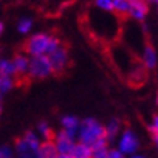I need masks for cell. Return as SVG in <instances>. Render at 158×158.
<instances>
[{
    "instance_id": "6da1fadb",
    "label": "cell",
    "mask_w": 158,
    "mask_h": 158,
    "mask_svg": "<svg viewBox=\"0 0 158 158\" xmlns=\"http://www.w3.org/2000/svg\"><path fill=\"white\" fill-rule=\"evenodd\" d=\"M77 142L87 145L89 148H93V147H97L102 144H107L109 141L106 138L105 125H102L100 122H97L96 119H91V118L81 120L80 129L77 134Z\"/></svg>"
},
{
    "instance_id": "7a4b0ae2",
    "label": "cell",
    "mask_w": 158,
    "mask_h": 158,
    "mask_svg": "<svg viewBox=\"0 0 158 158\" xmlns=\"http://www.w3.org/2000/svg\"><path fill=\"white\" fill-rule=\"evenodd\" d=\"M61 39L51 34L39 32L32 35L31 38L25 42L23 52L28 57H41V55H49L54 49H57L61 45Z\"/></svg>"
},
{
    "instance_id": "3957f363",
    "label": "cell",
    "mask_w": 158,
    "mask_h": 158,
    "mask_svg": "<svg viewBox=\"0 0 158 158\" xmlns=\"http://www.w3.org/2000/svg\"><path fill=\"white\" fill-rule=\"evenodd\" d=\"M52 74V67H51V62L47 55L29 57L28 80H44Z\"/></svg>"
},
{
    "instance_id": "277c9868",
    "label": "cell",
    "mask_w": 158,
    "mask_h": 158,
    "mask_svg": "<svg viewBox=\"0 0 158 158\" xmlns=\"http://www.w3.org/2000/svg\"><path fill=\"white\" fill-rule=\"evenodd\" d=\"M51 62V67H52V73L54 74H61L68 68L70 64V54H68V48L61 44L57 49H54L52 52L47 55Z\"/></svg>"
},
{
    "instance_id": "5b68a950",
    "label": "cell",
    "mask_w": 158,
    "mask_h": 158,
    "mask_svg": "<svg viewBox=\"0 0 158 158\" xmlns=\"http://www.w3.org/2000/svg\"><path fill=\"white\" fill-rule=\"evenodd\" d=\"M139 147V141L136 138V135L134 134V131L131 129H125L122 132L118 142V151L123 154V155H134L136 152V149Z\"/></svg>"
},
{
    "instance_id": "8992f818",
    "label": "cell",
    "mask_w": 158,
    "mask_h": 158,
    "mask_svg": "<svg viewBox=\"0 0 158 158\" xmlns=\"http://www.w3.org/2000/svg\"><path fill=\"white\" fill-rule=\"evenodd\" d=\"M12 64L15 68V78L18 84L23 80H28V68H29V57L25 52L16 54L12 58Z\"/></svg>"
},
{
    "instance_id": "52a82bcc",
    "label": "cell",
    "mask_w": 158,
    "mask_h": 158,
    "mask_svg": "<svg viewBox=\"0 0 158 158\" xmlns=\"http://www.w3.org/2000/svg\"><path fill=\"white\" fill-rule=\"evenodd\" d=\"M52 142H54V145H55V149H57L58 154H65V155H68V154L71 152V149L74 148L77 139L70 136L68 134H65L64 131H60V132H55V134H54Z\"/></svg>"
},
{
    "instance_id": "ba28073f",
    "label": "cell",
    "mask_w": 158,
    "mask_h": 158,
    "mask_svg": "<svg viewBox=\"0 0 158 158\" xmlns=\"http://www.w3.org/2000/svg\"><path fill=\"white\" fill-rule=\"evenodd\" d=\"M148 2L145 0H129V18L142 22L148 15Z\"/></svg>"
},
{
    "instance_id": "9c48e42d",
    "label": "cell",
    "mask_w": 158,
    "mask_h": 158,
    "mask_svg": "<svg viewBox=\"0 0 158 158\" xmlns=\"http://www.w3.org/2000/svg\"><path fill=\"white\" fill-rule=\"evenodd\" d=\"M61 126L65 134H68L70 136L77 139V134H78V129H80V120L77 119L76 116L71 115L64 116L61 119Z\"/></svg>"
},
{
    "instance_id": "30bf717a",
    "label": "cell",
    "mask_w": 158,
    "mask_h": 158,
    "mask_svg": "<svg viewBox=\"0 0 158 158\" xmlns=\"http://www.w3.org/2000/svg\"><path fill=\"white\" fill-rule=\"evenodd\" d=\"M142 65L147 70H154L157 67V51L151 44H147L142 51Z\"/></svg>"
},
{
    "instance_id": "8fae6325",
    "label": "cell",
    "mask_w": 158,
    "mask_h": 158,
    "mask_svg": "<svg viewBox=\"0 0 158 158\" xmlns=\"http://www.w3.org/2000/svg\"><path fill=\"white\" fill-rule=\"evenodd\" d=\"M38 154L39 158H54L58 152L52 141H42L38 148Z\"/></svg>"
},
{
    "instance_id": "7c38bea8",
    "label": "cell",
    "mask_w": 158,
    "mask_h": 158,
    "mask_svg": "<svg viewBox=\"0 0 158 158\" xmlns=\"http://www.w3.org/2000/svg\"><path fill=\"white\" fill-rule=\"evenodd\" d=\"M120 128H122V123H120L119 119H112L110 122H107V125H105V132L107 141L115 139L120 134Z\"/></svg>"
},
{
    "instance_id": "4fadbf2b",
    "label": "cell",
    "mask_w": 158,
    "mask_h": 158,
    "mask_svg": "<svg viewBox=\"0 0 158 158\" xmlns=\"http://www.w3.org/2000/svg\"><path fill=\"white\" fill-rule=\"evenodd\" d=\"M70 158H91V148H89L87 145H83L80 142H76L74 148L71 149V152L68 154Z\"/></svg>"
},
{
    "instance_id": "5bb4252c",
    "label": "cell",
    "mask_w": 158,
    "mask_h": 158,
    "mask_svg": "<svg viewBox=\"0 0 158 158\" xmlns=\"http://www.w3.org/2000/svg\"><path fill=\"white\" fill-rule=\"evenodd\" d=\"M36 131H38L36 134H38V136H39L41 141H52L54 134H55V132L52 131V128H51L47 122H39Z\"/></svg>"
},
{
    "instance_id": "9a60e30c",
    "label": "cell",
    "mask_w": 158,
    "mask_h": 158,
    "mask_svg": "<svg viewBox=\"0 0 158 158\" xmlns=\"http://www.w3.org/2000/svg\"><path fill=\"white\" fill-rule=\"evenodd\" d=\"M113 13L116 16H129V0H113Z\"/></svg>"
},
{
    "instance_id": "2e32d148",
    "label": "cell",
    "mask_w": 158,
    "mask_h": 158,
    "mask_svg": "<svg viewBox=\"0 0 158 158\" xmlns=\"http://www.w3.org/2000/svg\"><path fill=\"white\" fill-rule=\"evenodd\" d=\"M18 84L16 78L15 77H9V76H0V93L2 94H6L9 93L15 86Z\"/></svg>"
},
{
    "instance_id": "e0dca14e",
    "label": "cell",
    "mask_w": 158,
    "mask_h": 158,
    "mask_svg": "<svg viewBox=\"0 0 158 158\" xmlns=\"http://www.w3.org/2000/svg\"><path fill=\"white\" fill-rule=\"evenodd\" d=\"M0 76L15 77V68L12 64V60L0 58Z\"/></svg>"
},
{
    "instance_id": "ac0fdd59",
    "label": "cell",
    "mask_w": 158,
    "mask_h": 158,
    "mask_svg": "<svg viewBox=\"0 0 158 158\" xmlns=\"http://www.w3.org/2000/svg\"><path fill=\"white\" fill-rule=\"evenodd\" d=\"M32 26H34V20L31 18H22V19L18 22V31L19 34L26 35L32 31Z\"/></svg>"
},
{
    "instance_id": "d6986e66",
    "label": "cell",
    "mask_w": 158,
    "mask_h": 158,
    "mask_svg": "<svg viewBox=\"0 0 158 158\" xmlns=\"http://www.w3.org/2000/svg\"><path fill=\"white\" fill-rule=\"evenodd\" d=\"M109 157V147L107 144H102L91 148V158H107Z\"/></svg>"
},
{
    "instance_id": "ffe728a7",
    "label": "cell",
    "mask_w": 158,
    "mask_h": 158,
    "mask_svg": "<svg viewBox=\"0 0 158 158\" xmlns=\"http://www.w3.org/2000/svg\"><path fill=\"white\" fill-rule=\"evenodd\" d=\"M94 6L100 12L113 13V0H94Z\"/></svg>"
},
{
    "instance_id": "44dd1931",
    "label": "cell",
    "mask_w": 158,
    "mask_h": 158,
    "mask_svg": "<svg viewBox=\"0 0 158 158\" xmlns=\"http://www.w3.org/2000/svg\"><path fill=\"white\" fill-rule=\"evenodd\" d=\"M0 158H15V149H12L7 145L0 147Z\"/></svg>"
},
{
    "instance_id": "7402d4cb",
    "label": "cell",
    "mask_w": 158,
    "mask_h": 158,
    "mask_svg": "<svg viewBox=\"0 0 158 158\" xmlns=\"http://www.w3.org/2000/svg\"><path fill=\"white\" fill-rule=\"evenodd\" d=\"M149 132H151L152 136L158 138V115H155L152 118V122H151V125H149Z\"/></svg>"
},
{
    "instance_id": "603a6c76",
    "label": "cell",
    "mask_w": 158,
    "mask_h": 158,
    "mask_svg": "<svg viewBox=\"0 0 158 158\" xmlns=\"http://www.w3.org/2000/svg\"><path fill=\"white\" fill-rule=\"evenodd\" d=\"M107 158H126V155H123L118 149H109V157Z\"/></svg>"
},
{
    "instance_id": "cb8c5ba5",
    "label": "cell",
    "mask_w": 158,
    "mask_h": 158,
    "mask_svg": "<svg viewBox=\"0 0 158 158\" xmlns=\"http://www.w3.org/2000/svg\"><path fill=\"white\" fill-rule=\"evenodd\" d=\"M54 158H70L68 155H65V154H57Z\"/></svg>"
},
{
    "instance_id": "d4e9b609",
    "label": "cell",
    "mask_w": 158,
    "mask_h": 158,
    "mask_svg": "<svg viewBox=\"0 0 158 158\" xmlns=\"http://www.w3.org/2000/svg\"><path fill=\"white\" fill-rule=\"evenodd\" d=\"M3 31H5V23H3V22L0 20V35L3 34Z\"/></svg>"
},
{
    "instance_id": "484cf974",
    "label": "cell",
    "mask_w": 158,
    "mask_h": 158,
    "mask_svg": "<svg viewBox=\"0 0 158 158\" xmlns=\"http://www.w3.org/2000/svg\"><path fill=\"white\" fill-rule=\"evenodd\" d=\"M131 158H145V157H142V155H136V154H134Z\"/></svg>"
},
{
    "instance_id": "4316f807",
    "label": "cell",
    "mask_w": 158,
    "mask_h": 158,
    "mask_svg": "<svg viewBox=\"0 0 158 158\" xmlns=\"http://www.w3.org/2000/svg\"><path fill=\"white\" fill-rule=\"evenodd\" d=\"M154 139V142H155V145H157V148H158V138H155V136H152Z\"/></svg>"
},
{
    "instance_id": "83f0119b",
    "label": "cell",
    "mask_w": 158,
    "mask_h": 158,
    "mask_svg": "<svg viewBox=\"0 0 158 158\" xmlns=\"http://www.w3.org/2000/svg\"><path fill=\"white\" fill-rule=\"evenodd\" d=\"M2 103H3V94L0 93V107H2Z\"/></svg>"
},
{
    "instance_id": "f1b7e54d",
    "label": "cell",
    "mask_w": 158,
    "mask_h": 158,
    "mask_svg": "<svg viewBox=\"0 0 158 158\" xmlns=\"http://www.w3.org/2000/svg\"><path fill=\"white\" fill-rule=\"evenodd\" d=\"M155 102H157V106H158V90H157V97H155Z\"/></svg>"
},
{
    "instance_id": "f546056e",
    "label": "cell",
    "mask_w": 158,
    "mask_h": 158,
    "mask_svg": "<svg viewBox=\"0 0 158 158\" xmlns=\"http://www.w3.org/2000/svg\"><path fill=\"white\" fill-rule=\"evenodd\" d=\"M152 3H155V5H157V9H158V0H154Z\"/></svg>"
},
{
    "instance_id": "4dcf8cb0",
    "label": "cell",
    "mask_w": 158,
    "mask_h": 158,
    "mask_svg": "<svg viewBox=\"0 0 158 158\" xmlns=\"http://www.w3.org/2000/svg\"><path fill=\"white\" fill-rule=\"evenodd\" d=\"M145 2H154V0H145Z\"/></svg>"
},
{
    "instance_id": "1f68e13d",
    "label": "cell",
    "mask_w": 158,
    "mask_h": 158,
    "mask_svg": "<svg viewBox=\"0 0 158 158\" xmlns=\"http://www.w3.org/2000/svg\"><path fill=\"white\" fill-rule=\"evenodd\" d=\"M0 115H2V107H0Z\"/></svg>"
},
{
    "instance_id": "d6a6232c",
    "label": "cell",
    "mask_w": 158,
    "mask_h": 158,
    "mask_svg": "<svg viewBox=\"0 0 158 158\" xmlns=\"http://www.w3.org/2000/svg\"><path fill=\"white\" fill-rule=\"evenodd\" d=\"M0 54H2V48H0Z\"/></svg>"
}]
</instances>
